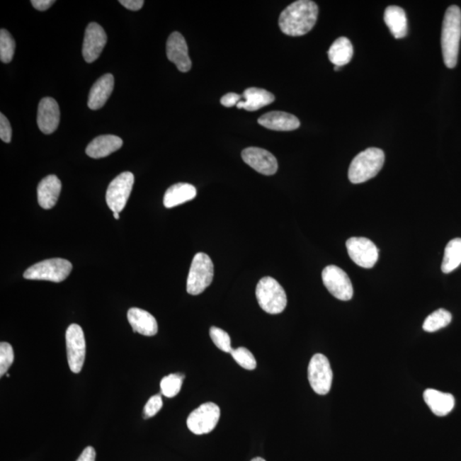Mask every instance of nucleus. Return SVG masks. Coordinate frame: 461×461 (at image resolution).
<instances>
[{
    "mask_svg": "<svg viewBox=\"0 0 461 461\" xmlns=\"http://www.w3.org/2000/svg\"><path fill=\"white\" fill-rule=\"evenodd\" d=\"M322 280L332 296L338 300L348 301L354 294L348 274L336 266H327L322 272Z\"/></svg>",
    "mask_w": 461,
    "mask_h": 461,
    "instance_id": "obj_10",
    "label": "nucleus"
},
{
    "mask_svg": "<svg viewBox=\"0 0 461 461\" xmlns=\"http://www.w3.org/2000/svg\"><path fill=\"white\" fill-rule=\"evenodd\" d=\"M256 295L257 302L266 313L280 314L288 305V297L284 288L272 277H264L258 282Z\"/></svg>",
    "mask_w": 461,
    "mask_h": 461,
    "instance_id": "obj_4",
    "label": "nucleus"
},
{
    "mask_svg": "<svg viewBox=\"0 0 461 461\" xmlns=\"http://www.w3.org/2000/svg\"><path fill=\"white\" fill-rule=\"evenodd\" d=\"M12 130L9 120L3 113L0 114V139L4 142L10 143L11 141Z\"/></svg>",
    "mask_w": 461,
    "mask_h": 461,
    "instance_id": "obj_35",
    "label": "nucleus"
},
{
    "mask_svg": "<svg viewBox=\"0 0 461 461\" xmlns=\"http://www.w3.org/2000/svg\"><path fill=\"white\" fill-rule=\"evenodd\" d=\"M123 141L115 135H101L87 145L86 153L91 159H98L110 156L123 147Z\"/></svg>",
    "mask_w": 461,
    "mask_h": 461,
    "instance_id": "obj_21",
    "label": "nucleus"
},
{
    "mask_svg": "<svg viewBox=\"0 0 461 461\" xmlns=\"http://www.w3.org/2000/svg\"><path fill=\"white\" fill-rule=\"evenodd\" d=\"M167 57L170 62L176 65L181 72H188L192 68V61L188 54L186 41L178 32H173L167 41Z\"/></svg>",
    "mask_w": 461,
    "mask_h": 461,
    "instance_id": "obj_15",
    "label": "nucleus"
},
{
    "mask_svg": "<svg viewBox=\"0 0 461 461\" xmlns=\"http://www.w3.org/2000/svg\"><path fill=\"white\" fill-rule=\"evenodd\" d=\"M113 214H114V217H115V220H119L120 219L119 213H113Z\"/></svg>",
    "mask_w": 461,
    "mask_h": 461,
    "instance_id": "obj_41",
    "label": "nucleus"
},
{
    "mask_svg": "<svg viewBox=\"0 0 461 461\" xmlns=\"http://www.w3.org/2000/svg\"><path fill=\"white\" fill-rule=\"evenodd\" d=\"M221 416V409L214 402H206L190 414L188 421V429L196 435L211 433L217 427Z\"/></svg>",
    "mask_w": 461,
    "mask_h": 461,
    "instance_id": "obj_8",
    "label": "nucleus"
},
{
    "mask_svg": "<svg viewBox=\"0 0 461 461\" xmlns=\"http://www.w3.org/2000/svg\"><path fill=\"white\" fill-rule=\"evenodd\" d=\"M106 43L107 35L103 28L96 23H91L86 29L82 47L83 57L86 63L91 64L96 61Z\"/></svg>",
    "mask_w": 461,
    "mask_h": 461,
    "instance_id": "obj_13",
    "label": "nucleus"
},
{
    "mask_svg": "<svg viewBox=\"0 0 461 461\" xmlns=\"http://www.w3.org/2000/svg\"><path fill=\"white\" fill-rule=\"evenodd\" d=\"M461 264V239H455L447 244L444 251L442 271L450 273Z\"/></svg>",
    "mask_w": 461,
    "mask_h": 461,
    "instance_id": "obj_27",
    "label": "nucleus"
},
{
    "mask_svg": "<svg viewBox=\"0 0 461 461\" xmlns=\"http://www.w3.org/2000/svg\"><path fill=\"white\" fill-rule=\"evenodd\" d=\"M385 153L379 148H368L357 155L348 169L353 184H360L375 178L385 164Z\"/></svg>",
    "mask_w": 461,
    "mask_h": 461,
    "instance_id": "obj_3",
    "label": "nucleus"
},
{
    "mask_svg": "<svg viewBox=\"0 0 461 461\" xmlns=\"http://www.w3.org/2000/svg\"><path fill=\"white\" fill-rule=\"evenodd\" d=\"M251 461H266V460L263 458H261V457H256V458H254Z\"/></svg>",
    "mask_w": 461,
    "mask_h": 461,
    "instance_id": "obj_40",
    "label": "nucleus"
},
{
    "mask_svg": "<svg viewBox=\"0 0 461 461\" xmlns=\"http://www.w3.org/2000/svg\"><path fill=\"white\" fill-rule=\"evenodd\" d=\"M210 335L212 341L220 350L223 352L230 353L232 351L231 338L227 331L217 326H212L210 330Z\"/></svg>",
    "mask_w": 461,
    "mask_h": 461,
    "instance_id": "obj_32",
    "label": "nucleus"
},
{
    "mask_svg": "<svg viewBox=\"0 0 461 461\" xmlns=\"http://www.w3.org/2000/svg\"><path fill=\"white\" fill-rule=\"evenodd\" d=\"M96 452L93 447H87L83 450L82 454L76 461H95Z\"/></svg>",
    "mask_w": 461,
    "mask_h": 461,
    "instance_id": "obj_39",
    "label": "nucleus"
},
{
    "mask_svg": "<svg viewBox=\"0 0 461 461\" xmlns=\"http://www.w3.org/2000/svg\"><path fill=\"white\" fill-rule=\"evenodd\" d=\"M55 2L54 0H32L31 4L36 10L45 11L48 10Z\"/></svg>",
    "mask_w": 461,
    "mask_h": 461,
    "instance_id": "obj_38",
    "label": "nucleus"
},
{
    "mask_svg": "<svg viewBox=\"0 0 461 461\" xmlns=\"http://www.w3.org/2000/svg\"><path fill=\"white\" fill-rule=\"evenodd\" d=\"M242 99L243 97L241 95L235 93H229L222 98L221 103L223 106L230 108L238 106L239 103L242 101Z\"/></svg>",
    "mask_w": 461,
    "mask_h": 461,
    "instance_id": "obj_36",
    "label": "nucleus"
},
{
    "mask_svg": "<svg viewBox=\"0 0 461 461\" xmlns=\"http://www.w3.org/2000/svg\"><path fill=\"white\" fill-rule=\"evenodd\" d=\"M242 159L245 164L264 176H273L279 167L276 157L272 153L258 147L244 149Z\"/></svg>",
    "mask_w": 461,
    "mask_h": 461,
    "instance_id": "obj_14",
    "label": "nucleus"
},
{
    "mask_svg": "<svg viewBox=\"0 0 461 461\" xmlns=\"http://www.w3.org/2000/svg\"><path fill=\"white\" fill-rule=\"evenodd\" d=\"M197 196V189L188 183H178L170 186L165 193L164 205L167 209L193 200Z\"/></svg>",
    "mask_w": 461,
    "mask_h": 461,
    "instance_id": "obj_24",
    "label": "nucleus"
},
{
    "mask_svg": "<svg viewBox=\"0 0 461 461\" xmlns=\"http://www.w3.org/2000/svg\"><path fill=\"white\" fill-rule=\"evenodd\" d=\"M384 18L394 38H404L408 35V19L401 7L392 6L386 8Z\"/></svg>",
    "mask_w": 461,
    "mask_h": 461,
    "instance_id": "obj_25",
    "label": "nucleus"
},
{
    "mask_svg": "<svg viewBox=\"0 0 461 461\" xmlns=\"http://www.w3.org/2000/svg\"><path fill=\"white\" fill-rule=\"evenodd\" d=\"M346 247L351 260L361 268H372L379 259V249L370 239L353 237L348 239Z\"/></svg>",
    "mask_w": 461,
    "mask_h": 461,
    "instance_id": "obj_12",
    "label": "nucleus"
},
{
    "mask_svg": "<svg viewBox=\"0 0 461 461\" xmlns=\"http://www.w3.org/2000/svg\"><path fill=\"white\" fill-rule=\"evenodd\" d=\"M16 42L13 37L6 29L0 31V60L4 64H9L13 59Z\"/></svg>",
    "mask_w": 461,
    "mask_h": 461,
    "instance_id": "obj_29",
    "label": "nucleus"
},
{
    "mask_svg": "<svg viewBox=\"0 0 461 461\" xmlns=\"http://www.w3.org/2000/svg\"><path fill=\"white\" fill-rule=\"evenodd\" d=\"M260 125L268 130L275 131H293L300 127V120L297 116L283 111H271L261 116Z\"/></svg>",
    "mask_w": 461,
    "mask_h": 461,
    "instance_id": "obj_17",
    "label": "nucleus"
},
{
    "mask_svg": "<svg viewBox=\"0 0 461 461\" xmlns=\"http://www.w3.org/2000/svg\"><path fill=\"white\" fill-rule=\"evenodd\" d=\"M184 377L182 375H170L164 377L160 383L161 392L164 396L169 398L177 396L181 392Z\"/></svg>",
    "mask_w": 461,
    "mask_h": 461,
    "instance_id": "obj_30",
    "label": "nucleus"
},
{
    "mask_svg": "<svg viewBox=\"0 0 461 461\" xmlns=\"http://www.w3.org/2000/svg\"><path fill=\"white\" fill-rule=\"evenodd\" d=\"M242 101L236 107L248 111H256L265 106L271 105L274 101V95L267 90L251 87L244 91Z\"/></svg>",
    "mask_w": 461,
    "mask_h": 461,
    "instance_id": "obj_23",
    "label": "nucleus"
},
{
    "mask_svg": "<svg viewBox=\"0 0 461 461\" xmlns=\"http://www.w3.org/2000/svg\"><path fill=\"white\" fill-rule=\"evenodd\" d=\"M423 400L437 416H446L455 408V400L453 394L444 393L433 389H427L423 392Z\"/></svg>",
    "mask_w": 461,
    "mask_h": 461,
    "instance_id": "obj_22",
    "label": "nucleus"
},
{
    "mask_svg": "<svg viewBox=\"0 0 461 461\" xmlns=\"http://www.w3.org/2000/svg\"><path fill=\"white\" fill-rule=\"evenodd\" d=\"M451 321V314L446 309H440L426 319L423 324V329L427 332L437 331L450 325Z\"/></svg>",
    "mask_w": 461,
    "mask_h": 461,
    "instance_id": "obj_28",
    "label": "nucleus"
},
{
    "mask_svg": "<svg viewBox=\"0 0 461 461\" xmlns=\"http://www.w3.org/2000/svg\"><path fill=\"white\" fill-rule=\"evenodd\" d=\"M163 408V399L161 394H156L149 399L144 408V419L152 418Z\"/></svg>",
    "mask_w": 461,
    "mask_h": 461,
    "instance_id": "obj_34",
    "label": "nucleus"
},
{
    "mask_svg": "<svg viewBox=\"0 0 461 461\" xmlns=\"http://www.w3.org/2000/svg\"><path fill=\"white\" fill-rule=\"evenodd\" d=\"M214 264L210 257L205 253H198L193 257L186 283V290L190 295L197 296L205 292L213 281Z\"/></svg>",
    "mask_w": 461,
    "mask_h": 461,
    "instance_id": "obj_6",
    "label": "nucleus"
},
{
    "mask_svg": "<svg viewBox=\"0 0 461 461\" xmlns=\"http://www.w3.org/2000/svg\"><path fill=\"white\" fill-rule=\"evenodd\" d=\"M461 38V11L458 6L448 8L444 16L442 30V51L444 64L455 68L458 61Z\"/></svg>",
    "mask_w": 461,
    "mask_h": 461,
    "instance_id": "obj_2",
    "label": "nucleus"
},
{
    "mask_svg": "<svg viewBox=\"0 0 461 461\" xmlns=\"http://www.w3.org/2000/svg\"><path fill=\"white\" fill-rule=\"evenodd\" d=\"M319 8L309 0H299L282 11L279 19L281 31L289 36H302L314 27Z\"/></svg>",
    "mask_w": 461,
    "mask_h": 461,
    "instance_id": "obj_1",
    "label": "nucleus"
},
{
    "mask_svg": "<svg viewBox=\"0 0 461 461\" xmlns=\"http://www.w3.org/2000/svg\"><path fill=\"white\" fill-rule=\"evenodd\" d=\"M68 363L74 373L81 372L86 357V339L82 328L72 324L66 331Z\"/></svg>",
    "mask_w": 461,
    "mask_h": 461,
    "instance_id": "obj_11",
    "label": "nucleus"
},
{
    "mask_svg": "<svg viewBox=\"0 0 461 461\" xmlns=\"http://www.w3.org/2000/svg\"><path fill=\"white\" fill-rule=\"evenodd\" d=\"M114 76L111 74H105L94 83L87 101V106L91 110H99L106 105L114 90Z\"/></svg>",
    "mask_w": 461,
    "mask_h": 461,
    "instance_id": "obj_18",
    "label": "nucleus"
},
{
    "mask_svg": "<svg viewBox=\"0 0 461 461\" xmlns=\"http://www.w3.org/2000/svg\"><path fill=\"white\" fill-rule=\"evenodd\" d=\"M61 189L62 183L54 174L44 178L37 188L40 206L45 210L52 209L59 198Z\"/></svg>",
    "mask_w": 461,
    "mask_h": 461,
    "instance_id": "obj_19",
    "label": "nucleus"
},
{
    "mask_svg": "<svg viewBox=\"0 0 461 461\" xmlns=\"http://www.w3.org/2000/svg\"><path fill=\"white\" fill-rule=\"evenodd\" d=\"M60 123V109L55 99L44 98L41 99L37 115V124L40 130L45 135H52L57 130Z\"/></svg>",
    "mask_w": 461,
    "mask_h": 461,
    "instance_id": "obj_16",
    "label": "nucleus"
},
{
    "mask_svg": "<svg viewBox=\"0 0 461 461\" xmlns=\"http://www.w3.org/2000/svg\"><path fill=\"white\" fill-rule=\"evenodd\" d=\"M232 358H234L237 363L240 367H242L246 370H254L256 368V360L250 351L246 348L239 347L232 350L231 352Z\"/></svg>",
    "mask_w": 461,
    "mask_h": 461,
    "instance_id": "obj_31",
    "label": "nucleus"
},
{
    "mask_svg": "<svg viewBox=\"0 0 461 461\" xmlns=\"http://www.w3.org/2000/svg\"><path fill=\"white\" fill-rule=\"evenodd\" d=\"M127 319L132 331L141 335L152 336L159 331L156 319L147 311L138 307H132L128 310Z\"/></svg>",
    "mask_w": 461,
    "mask_h": 461,
    "instance_id": "obj_20",
    "label": "nucleus"
},
{
    "mask_svg": "<svg viewBox=\"0 0 461 461\" xmlns=\"http://www.w3.org/2000/svg\"><path fill=\"white\" fill-rule=\"evenodd\" d=\"M353 55H354V48L351 40L346 37L336 39L328 51L330 61L338 67H342L350 63Z\"/></svg>",
    "mask_w": 461,
    "mask_h": 461,
    "instance_id": "obj_26",
    "label": "nucleus"
},
{
    "mask_svg": "<svg viewBox=\"0 0 461 461\" xmlns=\"http://www.w3.org/2000/svg\"><path fill=\"white\" fill-rule=\"evenodd\" d=\"M135 184V176L124 172L110 182L106 192V203L113 213H120L125 207Z\"/></svg>",
    "mask_w": 461,
    "mask_h": 461,
    "instance_id": "obj_9",
    "label": "nucleus"
},
{
    "mask_svg": "<svg viewBox=\"0 0 461 461\" xmlns=\"http://www.w3.org/2000/svg\"><path fill=\"white\" fill-rule=\"evenodd\" d=\"M14 361V351L10 343H0V376L6 375Z\"/></svg>",
    "mask_w": 461,
    "mask_h": 461,
    "instance_id": "obj_33",
    "label": "nucleus"
},
{
    "mask_svg": "<svg viewBox=\"0 0 461 461\" xmlns=\"http://www.w3.org/2000/svg\"><path fill=\"white\" fill-rule=\"evenodd\" d=\"M72 268V264L67 260L48 259L33 265L25 271L23 277L26 280H47L60 283L67 279Z\"/></svg>",
    "mask_w": 461,
    "mask_h": 461,
    "instance_id": "obj_5",
    "label": "nucleus"
},
{
    "mask_svg": "<svg viewBox=\"0 0 461 461\" xmlns=\"http://www.w3.org/2000/svg\"><path fill=\"white\" fill-rule=\"evenodd\" d=\"M307 377L315 393L321 396L329 393L334 373L326 356L317 354L312 357L307 368Z\"/></svg>",
    "mask_w": 461,
    "mask_h": 461,
    "instance_id": "obj_7",
    "label": "nucleus"
},
{
    "mask_svg": "<svg viewBox=\"0 0 461 461\" xmlns=\"http://www.w3.org/2000/svg\"><path fill=\"white\" fill-rule=\"evenodd\" d=\"M120 5L130 11H139L143 7L144 2L143 0H120Z\"/></svg>",
    "mask_w": 461,
    "mask_h": 461,
    "instance_id": "obj_37",
    "label": "nucleus"
}]
</instances>
